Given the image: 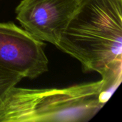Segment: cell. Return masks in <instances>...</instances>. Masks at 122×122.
Instances as JSON below:
<instances>
[{"instance_id":"obj_2","label":"cell","mask_w":122,"mask_h":122,"mask_svg":"<svg viewBox=\"0 0 122 122\" xmlns=\"http://www.w3.org/2000/svg\"><path fill=\"white\" fill-rule=\"evenodd\" d=\"M109 98L102 79L63 89L15 86L0 107V122H88Z\"/></svg>"},{"instance_id":"obj_3","label":"cell","mask_w":122,"mask_h":122,"mask_svg":"<svg viewBox=\"0 0 122 122\" xmlns=\"http://www.w3.org/2000/svg\"><path fill=\"white\" fill-rule=\"evenodd\" d=\"M45 44L11 22L0 23V68L23 78L35 79L48 71Z\"/></svg>"},{"instance_id":"obj_1","label":"cell","mask_w":122,"mask_h":122,"mask_svg":"<svg viewBox=\"0 0 122 122\" xmlns=\"http://www.w3.org/2000/svg\"><path fill=\"white\" fill-rule=\"evenodd\" d=\"M122 0H79L55 45L114 92L122 81Z\"/></svg>"},{"instance_id":"obj_5","label":"cell","mask_w":122,"mask_h":122,"mask_svg":"<svg viewBox=\"0 0 122 122\" xmlns=\"http://www.w3.org/2000/svg\"><path fill=\"white\" fill-rule=\"evenodd\" d=\"M23 77L16 73L10 72L0 68V107L9 91L21 80Z\"/></svg>"},{"instance_id":"obj_4","label":"cell","mask_w":122,"mask_h":122,"mask_svg":"<svg viewBox=\"0 0 122 122\" xmlns=\"http://www.w3.org/2000/svg\"><path fill=\"white\" fill-rule=\"evenodd\" d=\"M79 0H22L16 8L17 20L36 39L56 45Z\"/></svg>"}]
</instances>
